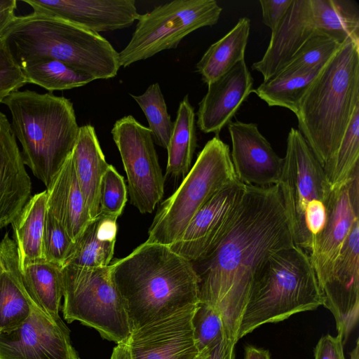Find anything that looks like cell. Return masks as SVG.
Masks as SVG:
<instances>
[{
  "label": "cell",
  "instance_id": "6da1fadb",
  "mask_svg": "<svg viewBox=\"0 0 359 359\" xmlns=\"http://www.w3.org/2000/svg\"><path fill=\"white\" fill-rule=\"evenodd\" d=\"M294 245L278 185H245L235 217L217 247L191 262L199 302L221 313L227 339L237 343L240 320L256 271L272 253Z\"/></svg>",
  "mask_w": 359,
  "mask_h": 359
},
{
  "label": "cell",
  "instance_id": "7a4b0ae2",
  "mask_svg": "<svg viewBox=\"0 0 359 359\" xmlns=\"http://www.w3.org/2000/svg\"><path fill=\"white\" fill-rule=\"evenodd\" d=\"M109 269L132 331L199 302L191 262L168 245L145 241Z\"/></svg>",
  "mask_w": 359,
  "mask_h": 359
},
{
  "label": "cell",
  "instance_id": "3957f363",
  "mask_svg": "<svg viewBox=\"0 0 359 359\" xmlns=\"http://www.w3.org/2000/svg\"><path fill=\"white\" fill-rule=\"evenodd\" d=\"M1 37L22 70L53 60L95 79H109L121 67L118 53L100 34L42 13L15 16Z\"/></svg>",
  "mask_w": 359,
  "mask_h": 359
},
{
  "label": "cell",
  "instance_id": "277c9868",
  "mask_svg": "<svg viewBox=\"0 0 359 359\" xmlns=\"http://www.w3.org/2000/svg\"><path fill=\"white\" fill-rule=\"evenodd\" d=\"M359 107V41L346 39L302 98L298 130L323 166L337 150Z\"/></svg>",
  "mask_w": 359,
  "mask_h": 359
},
{
  "label": "cell",
  "instance_id": "5b68a950",
  "mask_svg": "<svg viewBox=\"0 0 359 359\" xmlns=\"http://www.w3.org/2000/svg\"><path fill=\"white\" fill-rule=\"evenodd\" d=\"M25 165L48 187L72 154L79 132L73 104L53 93L17 90L3 102Z\"/></svg>",
  "mask_w": 359,
  "mask_h": 359
},
{
  "label": "cell",
  "instance_id": "8992f818",
  "mask_svg": "<svg viewBox=\"0 0 359 359\" xmlns=\"http://www.w3.org/2000/svg\"><path fill=\"white\" fill-rule=\"evenodd\" d=\"M323 302L306 250L296 245L278 250L266 258L254 275L237 340L264 324L315 310Z\"/></svg>",
  "mask_w": 359,
  "mask_h": 359
},
{
  "label": "cell",
  "instance_id": "52a82bcc",
  "mask_svg": "<svg viewBox=\"0 0 359 359\" xmlns=\"http://www.w3.org/2000/svg\"><path fill=\"white\" fill-rule=\"evenodd\" d=\"M294 245L311 251L327 218L332 189L302 133L291 128L277 184Z\"/></svg>",
  "mask_w": 359,
  "mask_h": 359
},
{
  "label": "cell",
  "instance_id": "ba28073f",
  "mask_svg": "<svg viewBox=\"0 0 359 359\" xmlns=\"http://www.w3.org/2000/svg\"><path fill=\"white\" fill-rule=\"evenodd\" d=\"M238 180L229 145L215 135L198 154L180 186L161 204L146 242L172 245L215 194Z\"/></svg>",
  "mask_w": 359,
  "mask_h": 359
},
{
  "label": "cell",
  "instance_id": "9c48e42d",
  "mask_svg": "<svg viewBox=\"0 0 359 359\" xmlns=\"http://www.w3.org/2000/svg\"><path fill=\"white\" fill-rule=\"evenodd\" d=\"M64 318L95 329L116 344L127 341L132 330L123 298L113 283L109 265L62 269Z\"/></svg>",
  "mask_w": 359,
  "mask_h": 359
},
{
  "label": "cell",
  "instance_id": "30bf717a",
  "mask_svg": "<svg viewBox=\"0 0 359 359\" xmlns=\"http://www.w3.org/2000/svg\"><path fill=\"white\" fill-rule=\"evenodd\" d=\"M222 11L215 0H175L140 15L129 43L118 53L120 66L177 48L192 32L215 25Z\"/></svg>",
  "mask_w": 359,
  "mask_h": 359
},
{
  "label": "cell",
  "instance_id": "8fae6325",
  "mask_svg": "<svg viewBox=\"0 0 359 359\" xmlns=\"http://www.w3.org/2000/svg\"><path fill=\"white\" fill-rule=\"evenodd\" d=\"M111 133L127 175L130 203L141 213H151L165 184L151 131L128 115L117 120Z\"/></svg>",
  "mask_w": 359,
  "mask_h": 359
},
{
  "label": "cell",
  "instance_id": "7c38bea8",
  "mask_svg": "<svg viewBox=\"0 0 359 359\" xmlns=\"http://www.w3.org/2000/svg\"><path fill=\"white\" fill-rule=\"evenodd\" d=\"M245 189V184L238 180L219 191L196 213L170 248L190 262L208 255L230 227Z\"/></svg>",
  "mask_w": 359,
  "mask_h": 359
},
{
  "label": "cell",
  "instance_id": "4fadbf2b",
  "mask_svg": "<svg viewBox=\"0 0 359 359\" xmlns=\"http://www.w3.org/2000/svg\"><path fill=\"white\" fill-rule=\"evenodd\" d=\"M320 290L323 306L332 313L344 345L359 315V219L353 223Z\"/></svg>",
  "mask_w": 359,
  "mask_h": 359
},
{
  "label": "cell",
  "instance_id": "5bb4252c",
  "mask_svg": "<svg viewBox=\"0 0 359 359\" xmlns=\"http://www.w3.org/2000/svg\"><path fill=\"white\" fill-rule=\"evenodd\" d=\"M0 359H79L65 323H56L34 305L18 326L0 332Z\"/></svg>",
  "mask_w": 359,
  "mask_h": 359
},
{
  "label": "cell",
  "instance_id": "9a60e30c",
  "mask_svg": "<svg viewBox=\"0 0 359 359\" xmlns=\"http://www.w3.org/2000/svg\"><path fill=\"white\" fill-rule=\"evenodd\" d=\"M359 219V169L341 187L332 189L325 225L309 258L320 288L327 280L351 227Z\"/></svg>",
  "mask_w": 359,
  "mask_h": 359
},
{
  "label": "cell",
  "instance_id": "2e32d148",
  "mask_svg": "<svg viewBox=\"0 0 359 359\" xmlns=\"http://www.w3.org/2000/svg\"><path fill=\"white\" fill-rule=\"evenodd\" d=\"M196 305L133 330L127 340L130 359H196L191 318Z\"/></svg>",
  "mask_w": 359,
  "mask_h": 359
},
{
  "label": "cell",
  "instance_id": "e0dca14e",
  "mask_svg": "<svg viewBox=\"0 0 359 359\" xmlns=\"http://www.w3.org/2000/svg\"><path fill=\"white\" fill-rule=\"evenodd\" d=\"M227 126L232 142L231 158L238 179L249 186L277 185L283 158L273 149L257 125L231 121Z\"/></svg>",
  "mask_w": 359,
  "mask_h": 359
},
{
  "label": "cell",
  "instance_id": "ac0fdd59",
  "mask_svg": "<svg viewBox=\"0 0 359 359\" xmlns=\"http://www.w3.org/2000/svg\"><path fill=\"white\" fill-rule=\"evenodd\" d=\"M33 12L98 33L129 27L137 20L134 0H23Z\"/></svg>",
  "mask_w": 359,
  "mask_h": 359
},
{
  "label": "cell",
  "instance_id": "d6986e66",
  "mask_svg": "<svg viewBox=\"0 0 359 359\" xmlns=\"http://www.w3.org/2000/svg\"><path fill=\"white\" fill-rule=\"evenodd\" d=\"M320 33L311 0H293L276 28L262 58L252 68L261 73L264 81L283 69L302 45ZM321 34V33H320Z\"/></svg>",
  "mask_w": 359,
  "mask_h": 359
},
{
  "label": "cell",
  "instance_id": "ffe728a7",
  "mask_svg": "<svg viewBox=\"0 0 359 359\" xmlns=\"http://www.w3.org/2000/svg\"><path fill=\"white\" fill-rule=\"evenodd\" d=\"M252 86L253 78L245 60L208 84V91L198 104L196 123L199 129L219 135L252 92Z\"/></svg>",
  "mask_w": 359,
  "mask_h": 359
},
{
  "label": "cell",
  "instance_id": "44dd1931",
  "mask_svg": "<svg viewBox=\"0 0 359 359\" xmlns=\"http://www.w3.org/2000/svg\"><path fill=\"white\" fill-rule=\"evenodd\" d=\"M31 192V179L11 124L0 111V231L13 222Z\"/></svg>",
  "mask_w": 359,
  "mask_h": 359
},
{
  "label": "cell",
  "instance_id": "7402d4cb",
  "mask_svg": "<svg viewBox=\"0 0 359 359\" xmlns=\"http://www.w3.org/2000/svg\"><path fill=\"white\" fill-rule=\"evenodd\" d=\"M46 191L47 212L75 243L92 218L76 178L72 154Z\"/></svg>",
  "mask_w": 359,
  "mask_h": 359
},
{
  "label": "cell",
  "instance_id": "603a6c76",
  "mask_svg": "<svg viewBox=\"0 0 359 359\" xmlns=\"http://www.w3.org/2000/svg\"><path fill=\"white\" fill-rule=\"evenodd\" d=\"M0 255L5 266L0 274V332H3L23 323L34 304L21 281L17 248L8 232L0 242Z\"/></svg>",
  "mask_w": 359,
  "mask_h": 359
},
{
  "label": "cell",
  "instance_id": "cb8c5ba5",
  "mask_svg": "<svg viewBox=\"0 0 359 359\" xmlns=\"http://www.w3.org/2000/svg\"><path fill=\"white\" fill-rule=\"evenodd\" d=\"M76 178L92 219L100 212V186L108 164L102 151L95 128L85 125L72 153Z\"/></svg>",
  "mask_w": 359,
  "mask_h": 359
},
{
  "label": "cell",
  "instance_id": "d4e9b609",
  "mask_svg": "<svg viewBox=\"0 0 359 359\" xmlns=\"http://www.w3.org/2000/svg\"><path fill=\"white\" fill-rule=\"evenodd\" d=\"M46 203V190L34 194L11 224L20 270L30 263L45 260L43 236L47 213Z\"/></svg>",
  "mask_w": 359,
  "mask_h": 359
},
{
  "label": "cell",
  "instance_id": "484cf974",
  "mask_svg": "<svg viewBox=\"0 0 359 359\" xmlns=\"http://www.w3.org/2000/svg\"><path fill=\"white\" fill-rule=\"evenodd\" d=\"M116 220V218L100 212L74 243L66 264L86 268L108 266L114 252Z\"/></svg>",
  "mask_w": 359,
  "mask_h": 359
},
{
  "label": "cell",
  "instance_id": "4316f807",
  "mask_svg": "<svg viewBox=\"0 0 359 359\" xmlns=\"http://www.w3.org/2000/svg\"><path fill=\"white\" fill-rule=\"evenodd\" d=\"M250 30V20L241 18L228 33L207 49L196 65L204 83L208 85L215 81L245 60Z\"/></svg>",
  "mask_w": 359,
  "mask_h": 359
},
{
  "label": "cell",
  "instance_id": "83f0119b",
  "mask_svg": "<svg viewBox=\"0 0 359 359\" xmlns=\"http://www.w3.org/2000/svg\"><path fill=\"white\" fill-rule=\"evenodd\" d=\"M22 285L33 304L56 323L62 297V268L48 262H33L20 270Z\"/></svg>",
  "mask_w": 359,
  "mask_h": 359
},
{
  "label": "cell",
  "instance_id": "f1b7e54d",
  "mask_svg": "<svg viewBox=\"0 0 359 359\" xmlns=\"http://www.w3.org/2000/svg\"><path fill=\"white\" fill-rule=\"evenodd\" d=\"M196 145L194 108L189 102L188 95H186L180 102L166 149V174L173 177L186 175L190 170Z\"/></svg>",
  "mask_w": 359,
  "mask_h": 359
},
{
  "label": "cell",
  "instance_id": "f546056e",
  "mask_svg": "<svg viewBox=\"0 0 359 359\" xmlns=\"http://www.w3.org/2000/svg\"><path fill=\"white\" fill-rule=\"evenodd\" d=\"M321 69L280 71L264 81L254 92L270 107H280L297 115L300 101Z\"/></svg>",
  "mask_w": 359,
  "mask_h": 359
},
{
  "label": "cell",
  "instance_id": "4dcf8cb0",
  "mask_svg": "<svg viewBox=\"0 0 359 359\" xmlns=\"http://www.w3.org/2000/svg\"><path fill=\"white\" fill-rule=\"evenodd\" d=\"M318 31L340 43L359 41V8L352 0H311Z\"/></svg>",
  "mask_w": 359,
  "mask_h": 359
},
{
  "label": "cell",
  "instance_id": "1f68e13d",
  "mask_svg": "<svg viewBox=\"0 0 359 359\" xmlns=\"http://www.w3.org/2000/svg\"><path fill=\"white\" fill-rule=\"evenodd\" d=\"M332 189L344 185L359 169V107L334 155L323 166Z\"/></svg>",
  "mask_w": 359,
  "mask_h": 359
},
{
  "label": "cell",
  "instance_id": "d6a6232c",
  "mask_svg": "<svg viewBox=\"0 0 359 359\" xmlns=\"http://www.w3.org/2000/svg\"><path fill=\"white\" fill-rule=\"evenodd\" d=\"M22 72L27 83L39 86L50 93L83 86L95 80L90 74L53 60L33 65Z\"/></svg>",
  "mask_w": 359,
  "mask_h": 359
},
{
  "label": "cell",
  "instance_id": "836d02e7",
  "mask_svg": "<svg viewBox=\"0 0 359 359\" xmlns=\"http://www.w3.org/2000/svg\"><path fill=\"white\" fill-rule=\"evenodd\" d=\"M142 109L151 131L154 142L167 149L172 134L173 122L158 83L150 85L140 95H131Z\"/></svg>",
  "mask_w": 359,
  "mask_h": 359
},
{
  "label": "cell",
  "instance_id": "e575fe53",
  "mask_svg": "<svg viewBox=\"0 0 359 359\" xmlns=\"http://www.w3.org/2000/svg\"><path fill=\"white\" fill-rule=\"evenodd\" d=\"M342 43L327 35L316 33L302 45L290 62L280 71L308 72L321 69L334 55Z\"/></svg>",
  "mask_w": 359,
  "mask_h": 359
},
{
  "label": "cell",
  "instance_id": "d590c367",
  "mask_svg": "<svg viewBox=\"0 0 359 359\" xmlns=\"http://www.w3.org/2000/svg\"><path fill=\"white\" fill-rule=\"evenodd\" d=\"M194 339L199 353L209 350L226 337L219 311L199 302L191 318Z\"/></svg>",
  "mask_w": 359,
  "mask_h": 359
},
{
  "label": "cell",
  "instance_id": "8d00e7d4",
  "mask_svg": "<svg viewBox=\"0 0 359 359\" xmlns=\"http://www.w3.org/2000/svg\"><path fill=\"white\" fill-rule=\"evenodd\" d=\"M74 243L61 224L48 212L43 236L45 260L62 269L72 255Z\"/></svg>",
  "mask_w": 359,
  "mask_h": 359
},
{
  "label": "cell",
  "instance_id": "74e56055",
  "mask_svg": "<svg viewBox=\"0 0 359 359\" xmlns=\"http://www.w3.org/2000/svg\"><path fill=\"white\" fill-rule=\"evenodd\" d=\"M100 212L114 218L122 213L127 201V187L123 177L109 165L100 186Z\"/></svg>",
  "mask_w": 359,
  "mask_h": 359
},
{
  "label": "cell",
  "instance_id": "f35d334b",
  "mask_svg": "<svg viewBox=\"0 0 359 359\" xmlns=\"http://www.w3.org/2000/svg\"><path fill=\"white\" fill-rule=\"evenodd\" d=\"M27 83L22 70L15 62L0 37V103L11 93Z\"/></svg>",
  "mask_w": 359,
  "mask_h": 359
},
{
  "label": "cell",
  "instance_id": "ab89813d",
  "mask_svg": "<svg viewBox=\"0 0 359 359\" xmlns=\"http://www.w3.org/2000/svg\"><path fill=\"white\" fill-rule=\"evenodd\" d=\"M293 0H260L262 20L273 32L287 13Z\"/></svg>",
  "mask_w": 359,
  "mask_h": 359
},
{
  "label": "cell",
  "instance_id": "60d3db41",
  "mask_svg": "<svg viewBox=\"0 0 359 359\" xmlns=\"http://www.w3.org/2000/svg\"><path fill=\"white\" fill-rule=\"evenodd\" d=\"M314 359H346L340 335L321 337L314 348Z\"/></svg>",
  "mask_w": 359,
  "mask_h": 359
},
{
  "label": "cell",
  "instance_id": "b9f144b4",
  "mask_svg": "<svg viewBox=\"0 0 359 359\" xmlns=\"http://www.w3.org/2000/svg\"><path fill=\"white\" fill-rule=\"evenodd\" d=\"M235 345L233 341L224 337L208 351L205 359H235Z\"/></svg>",
  "mask_w": 359,
  "mask_h": 359
},
{
  "label": "cell",
  "instance_id": "7bdbcfd3",
  "mask_svg": "<svg viewBox=\"0 0 359 359\" xmlns=\"http://www.w3.org/2000/svg\"><path fill=\"white\" fill-rule=\"evenodd\" d=\"M244 359H271L268 350L248 345L244 348Z\"/></svg>",
  "mask_w": 359,
  "mask_h": 359
},
{
  "label": "cell",
  "instance_id": "ee69618b",
  "mask_svg": "<svg viewBox=\"0 0 359 359\" xmlns=\"http://www.w3.org/2000/svg\"><path fill=\"white\" fill-rule=\"evenodd\" d=\"M11 8L0 12V37L4 30L11 23L15 18V9Z\"/></svg>",
  "mask_w": 359,
  "mask_h": 359
},
{
  "label": "cell",
  "instance_id": "f6af8a7d",
  "mask_svg": "<svg viewBox=\"0 0 359 359\" xmlns=\"http://www.w3.org/2000/svg\"><path fill=\"white\" fill-rule=\"evenodd\" d=\"M110 359H130L127 341L117 344L113 349Z\"/></svg>",
  "mask_w": 359,
  "mask_h": 359
},
{
  "label": "cell",
  "instance_id": "bcb514c9",
  "mask_svg": "<svg viewBox=\"0 0 359 359\" xmlns=\"http://www.w3.org/2000/svg\"><path fill=\"white\" fill-rule=\"evenodd\" d=\"M17 1L15 0H0V12L11 8H16Z\"/></svg>",
  "mask_w": 359,
  "mask_h": 359
},
{
  "label": "cell",
  "instance_id": "7dc6e473",
  "mask_svg": "<svg viewBox=\"0 0 359 359\" xmlns=\"http://www.w3.org/2000/svg\"><path fill=\"white\" fill-rule=\"evenodd\" d=\"M350 359H359V341L356 339L355 346L350 353Z\"/></svg>",
  "mask_w": 359,
  "mask_h": 359
},
{
  "label": "cell",
  "instance_id": "c3c4849f",
  "mask_svg": "<svg viewBox=\"0 0 359 359\" xmlns=\"http://www.w3.org/2000/svg\"><path fill=\"white\" fill-rule=\"evenodd\" d=\"M208 351V350H206L201 353H199V355L197 356V358L196 359H205V358L207 355Z\"/></svg>",
  "mask_w": 359,
  "mask_h": 359
},
{
  "label": "cell",
  "instance_id": "681fc988",
  "mask_svg": "<svg viewBox=\"0 0 359 359\" xmlns=\"http://www.w3.org/2000/svg\"><path fill=\"white\" fill-rule=\"evenodd\" d=\"M5 270V266L0 255V274Z\"/></svg>",
  "mask_w": 359,
  "mask_h": 359
}]
</instances>
